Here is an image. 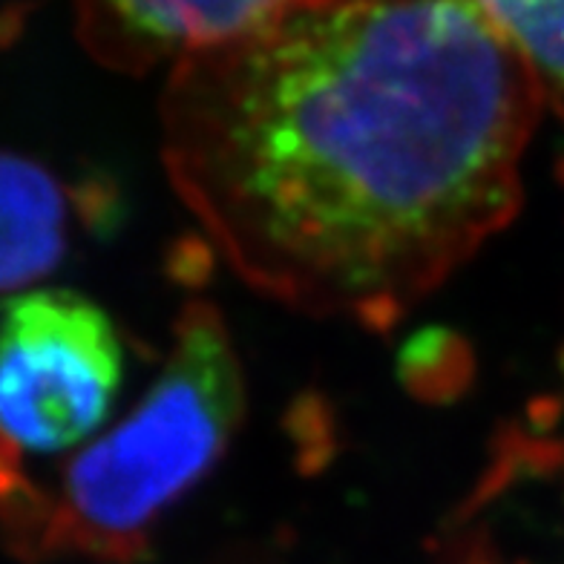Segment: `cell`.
Wrapping results in <instances>:
<instances>
[{
  "label": "cell",
  "mask_w": 564,
  "mask_h": 564,
  "mask_svg": "<svg viewBox=\"0 0 564 564\" xmlns=\"http://www.w3.org/2000/svg\"><path fill=\"white\" fill-rule=\"evenodd\" d=\"M542 101L473 0H282L171 69L162 156L253 291L389 328L516 216Z\"/></svg>",
  "instance_id": "6da1fadb"
},
{
  "label": "cell",
  "mask_w": 564,
  "mask_h": 564,
  "mask_svg": "<svg viewBox=\"0 0 564 564\" xmlns=\"http://www.w3.org/2000/svg\"><path fill=\"white\" fill-rule=\"evenodd\" d=\"M242 409V366L228 326L214 305H187L148 392L64 467L55 501L26 539L30 556L139 558L171 507L210 476Z\"/></svg>",
  "instance_id": "7a4b0ae2"
},
{
  "label": "cell",
  "mask_w": 564,
  "mask_h": 564,
  "mask_svg": "<svg viewBox=\"0 0 564 564\" xmlns=\"http://www.w3.org/2000/svg\"><path fill=\"white\" fill-rule=\"evenodd\" d=\"M124 378L110 314L69 289L0 303V446L58 455L96 438Z\"/></svg>",
  "instance_id": "3957f363"
},
{
  "label": "cell",
  "mask_w": 564,
  "mask_h": 564,
  "mask_svg": "<svg viewBox=\"0 0 564 564\" xmlns=\"http://www.w3.org/2000/svg\"><path fill=\"white\" fill-rule=\"evenodd\" d=\"M282 0H78L87 50L124 73L176 67L265 18Z\"/></svg>",
  "instance_id": "277c9868"
},
{
  "label": "cell",
  "mask_w": 564,
  "mask_h": 564,
  "mask_svg": "<svg viewBox=\"0 0 564 564\" xmlns=\"http://www.w3.org/2000/svg\"><path fill=\"white\" fill-rule=\"evenodd\" d=\"M78 196L46 164L0 150V297L41 289L73 251Z\"/></svg>",
  "instance_id": "5b68a950"
},
{
  "label": "cell",
  "mask_w": 564,
  "mask_h": 564,
  "mask_svg": "<svg viewBox=\"0 0 564 564\" xmlns=\"http://www.w3.org/2000/svg\"><path fill=\"white\" fill-rule=\"evenodd\" d=\"M564 110V0H473Z\"/></svg>",
  "instance_id": "8992f818"
}]
</instances>
